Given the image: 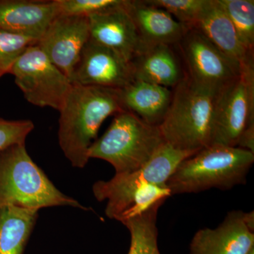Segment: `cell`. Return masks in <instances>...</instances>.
Returning <instances> with one entry per match:
<instances>
[{"instance_id": "6da1fadb", "label": "cell", "mask_w": 254, "mask_h": 254, "mask_svg": "<svg viewBox=\"0 0 254 254\" xmlns=\"http://www.w3.org/2000/svg\"><path fill=\"white\" fill-rule=\"evenodd\" d=\"M120 89L73 85L60 110L59 143L73 167L83 168L102 124L125 111Z\"/></svg>"}, {"instance_id": "7a4b0ae2", "label": "cell", "mask_w": 254, "mask_h": 254, "mask_svg": "<svg viewBox=\"0 0 254 254\" xmlns=\"http://www.w3.org/2000/svg\"><path fill=\"white\" fill-rule=\"evenodd\" d=\"M254 153L239 147L211 144L182 161L166 185L171 195L245 185Z\"/></svg>"}, {"instance_id": "3957f363", "label": "cell", "mask_w": 254, "mask_h": 254, "mask_svg": "<svg viewBox=\"0 0 254 254\" xmlns=\"http://www.w3.org/2000/svg\"><path fill=\"white\" fill-rule=\"evenodd\" d=\"M217 97L184 78L173 88L171 103L158 126L164 141L193 153L211 145Z\"/></svg>"}, {"instance_id": "277c9868", "label": "cell", "mask_w": 254, "mask_h": 254, "mask_svg": "<svg viewBox=\"0 0 254 254\" xmlns=\"http://www.w3.org/2000/svg\"><path fill=\"white\" fill-rule=\"evenodd\" d=\"M66 205L88 210L55 187L28 155L25 143L0 153V210L16 206L39 210Z\"/></svg>"}, {"instance_id": "5b68a950", "label": "cell", "mask_w": 254, "mask_h": 254, "mask_svg": "<svg viewBox=\"0 0 254 254\" xmlns=\"http://www.w3.org/2000/svg\"><path fill=\"white\" fill-rule=\"evenodd\" d=\"M166 175L160 164L150 160L141 168L115 174L109 181H98L93 192L98 201L107 200L105 214L123 222L163 204L171 193L165 185Z\"/></svg>"}, {"instance_id": "8992f818", "label": "cell", "mask_w": 254, "mask_h": 254, "mask_svg": "<svg viewBox=\"0 0 254 254\" xmlns=\"http://www.w3.org/2000/svg\"><path fill=\"white\" fill-rule=\"evenodd\" d=\"M165 143L158 126L125 110L115 115L104 134L92 143L88 155L108 162L116 174L128 173L141 168Z\"/></svg>"}, {"instance_id": "52a82bcc", "label": "cell", "mask_w": 254, "mask_h": 254, "mask_svg": "<svg viewBox=\"0 0 254 254\" xmlns=\"http://www.w3.org/2000/svg\"><path fill=\"white\" fill-rule=\"evenodd\" d=\"M28 103L60 111L73 85L38 46L26 50L10 70Z\"/></svg>"}, {"instance_id": "ba28073f", "label": "cell", "mask_w": 254, "mask_h": 254, "mask_svg": "<svg viewBox=\"0 0 254 254\" xmlns=\"http://www.w3.org/2000/svg\"><path fill=\"white\" fill-rule=\"evenodd\" d=\"M179 48L187 77L200 88L218 95L240 76L241 69L199 31L187 30Z\"/></svg>"}, {"instance_id": "9c48e42d", "label": "cell", "mask_w": 254, "mask_h": 254, "mask_svg": "<svg viewBox=\"0 0 254 254\" xmlns=\"http://www.w3.org/2000/svg\"><path fill=\"white\" fill-rule=\"evenodd\" d=\"M253 125L254 66L242 70L218 95L212 144L237 147L242 133Z\"/></svg>"}, {"instance_id": "30bf717a", "label": "cell", "mask_w": 254, "mask_h": 254, "mask_svg": "<svg viewBox=\"0 0 254 254\" xmlns=\"http://www.w3.org/2000/svg\"><path fill=\"white\" fill-rule=\"evenodd\" d=\"M70 80L76 86L122 89L134 77L130 62L89 40L82 50Z\"/></svg>"}, {"instance_id": "8fae6325", "label": "cell", "mask_w": 254, "mask_h": 254, "mask_svg": "<svg viewBox=\"0 0 254 254\" xmlns=\"http://www.w3.org/2000/svg\"><path fill=\"white\" fill-rule=\"evenodd\" d=\"M89 40L88 17L58 16L37 45L50 62L70 79L82 50Z\"/></svg>"}, {"instance_id": "7c38bea8", "label": "cell", "mask_w": 254, "mask_h": 254, "mask_svg": "<svg viewBox=\"0 0 254 254\" xmlns=\"http://www.w3.org/2000/svg\"><path fill=\"white\" fill-rule=\"evenodd\" d=\"M124 2L88 16L90 40L131 63L143 46Z\"/></svg>"}, {"instance_id": "4fadbf2b", "label": "cell", "mask_w": 254, "mask_h": 254, "mask_svg": "<svg viewBox=\"0 0 254 254\" xmlns=\"http://www.w3.org/2000/svg\"><path fill=\"white\" fill-rule=\"evenodd\" d=\"M190 28L201 33L241 71L254 66V53L242 46L220 0H205Z\"/></svg>"}, {"instance_id": "5bb4252c", "label": "cell", "mask_w": 254, "mask_h": 254, "mask_svg": "<svg viewBox=\"0 0 254 254\" xmlns=\"http://www.w3.org/2000/svg\"><path fill=\"white\" fill-rule=\"evenodd\" d=\"M254 247V234L247 226L242 211H232L217 228L195 234L190 254H247Z\"/></svg>"}, {"instance_id": "9a60e30c", "label": "cell", "mask_w": 254, "mask_h": 254, "mask_svg": "<svg viewBox=\"0 0 254 254\" xmlns=\"http://www.w3.org/2000/svg\"><path fill=\"white\" fill-rule=\"evenodd\" d=\"M124 6L134 23L143 48L158 44L176 46L188 30L149 0H125Z\"/></svg>"}, {"instance_id": "2e32d148", "label": "cell", "mask_w": 254, "mask_h": 254, "mask_svg": "<svg viewBox=\"0 0 254 254\" xmlns=\"http://www.w3.org/2000/svg\"><path fill=\"white\" fill-rule=\"evenodd\" d=\"M58 16L55 0H0V30L38 41Z\"/></svg>"}, {"instance_id": "e0dca14e", "label": "cell", "mask_w": 254, "mask_h": 254, "mask_svg": "<svg viewBox=\"0 0 254 254\" xmlns=\"http://www.w3.org/2000/svg\"><path fill=\"white\" fill-rule=\"evenodd\" d=\"M175 47L158 44L143 48L131 61L134 80L168 88L176 87L187 75Z\"/></svg>"}, {"instance_id": "ac0fdd59", "label": "cell", "mask_w": 254, "mask_h": 254, "mask_svg": "<svg viewBox=\"0 0 254 254\" xmlns=\"http://www.w3.org/2000/svg\"><path fill=\"white\" fill-rule=\"evenodd\" d=\"M120 97L125 110L148 125L158 127L171 103L173 91L150 82L133 80L120 89Z\"/></svg>"}, {"instance_id": "d6986e66", "label": "cell", "mask_w": 254, "mask_h": 254, "mask_svg": "<svg viewBox=\"0 0 254 254\" xmlns=\"http://www.w3.org/2000/svg\"><path fill=\"white\" fill-rule=\"evenodd\" d=\"M38 210L7 206L0 210V254H23Z\"/></svg>"}, {"instance_id": "ffe728a7", "label": "cell", "mask_w": 254, "mask_h": 254, "mask_svg": "<svg viewBox=\"0 0 254 254\" xmlns=\"http://www.w3.org/2000/svg\"><path fill=\"white\" fill-rule=\"evenodd\" d=\"M233 25L239 40L247 51H254V0H220Z\"/></svg>"}, {"instance_id": "44dd1931", "label": "cell", "mask_w": 254, "mask_h": 254, "mask_svg": "<svg viewBox=\"0 0 254 254\" xmlns=\"http://www.w3.org/2000/svg\"><path fill=\"white\" fill-rule=\"evenodd\" d=\"M38 41L28 37L0 30V73H9L15 62Z\"/></svg>"}, {"instance_id": "7402d4cb", "label": "cell", "mask_w": 254, "mask_h": 254, "mask_svg": "<svg viewBox=\"0 0 254 254\" xmlns=\"http://www.w3.org/2000/svg\"><path fill=\"white\" fill-rule=\"evenodd\" d=\"M205 0H149L152 4L158 6L171 14L179 23L190 29L199 14Z\"/></svg>"}, {"instance_id": "603a6c76", "label": "cell", "mask_w": 254, "mask_h": 254, "mask_svg": "<svg viewBox=\"0 0 254 254\" xmlns=\"http://www.w3.org/2000/svg\"><path fill=\"white\" fill-rule=\"evenodd\" d=\"M59 16L88 17L121 4L123 0H55Z\"/></svg>"}, {"instance_id": "cb8c5ba5", "label": "cell", "mask_w": 254, "mask_h": 254, "mask_svg": "<svg viewBox=\"0 0 254 254\" xmlns=\"http://www.w3.org/2000/svg\"><path fill=\"white\" fill-rule=\"evenodd\" d=\"M34 128L31 120H6L0 118V153L11 145L25 143Z\"/></svg>"}, {"instance_id": "d4e9b609", "label": "cell", "mask_w": 254, "mask_h": 254, "mask_svg": "<svg viewBox=\"0 0 254 254\" xmlns=\"http://www.w3.org/2000/svg\"><path fill=\"white\" fill-rule=\"evenodd\" d=\"M128 254H160L156 241L150 237L136 235L131 237Z\"/></svg>"}, {"instance_id": "484cf974", "label": "cell", "mask_w": 254, "mask_h": 254, "mask_svg": "<svg viewBox=\"0 0 254 254\" xmlns=\"http://www.w3.org/2000/svg\"><path fill=\"white\" fill-rule=\"evenodd\" d=\"M244 219L247 226L251 231H254V211L250 213H244Z\"/></svg>"}, {"instance_id": "4316f807", "label": "cell", "mask_w": 254, "mask_h": 254, "mask_svg": "<svg viewBox=\"0 0 254 254\" xmlns=\"http://www.w3.org/2000/svg\"><path fill=\"white\" fill-rule=\"evenodd\" d=\"M247 254H254V247H253V248H252V250L247 253Z\"/></svg>"}, {"instance_id": "83f0119b", "label": "cell", "mask_w": 254, "mask_h": 254, "mask_svg": "<svg viewBox=\"0 0 254 254\" xmlns=\"http://www.w3.org/2000/svg\"><path fill=\"white\" fill-rule=\"evenodd\" d=\"M3 76L2 73H0V78H1V76Z\"/></svg>"}]
</instances>
